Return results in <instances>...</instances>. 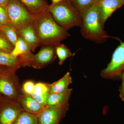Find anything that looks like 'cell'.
I'll use <instances>...</instances> for the list:
<instances>
[{
  "label": "cell",
  "mask_w": 124,
  "mask_h": 124,
  "mask_svg": "<svg viewBox=\"0 0 124 124\" xmlns=\"http://www.w3.org/2000/svg\"><path fill=\"white\" fill-rule=\"evenodd\" d=\"M14 46L7 40L0 31V51L10 53L13 49Z\"/></svg>",
  "instance_id": "603a6c76"
},
{
  "label": "cell",
  "mask_w": 124,
  "mask_h": 124,
  "mask_svg": "<svg viewBox=\"0 0 124 124\" xmlns=\"http://www.w3.org/2000/svg\"><path fill=\"white\" fill-rule=\"evenodd\" d=\"M120 79L121 80V84L119 89V97L121 100L124 102V71L121 75Z\"/></svg>",
  "instance_id": "484cf974"
},
{
  "label": "cell",
  "mask_w": 124,
  "mask_h": 124,
  "mask_svg": "<svg viewBox=\"0 0 124 124\" xmlns=\"http://www.w3.org/2000/svg\"><path fill=\"white\" fill-rule=\"evenodd\" d=\"M124 4V0H99L97 6L102 24L104 26L112 14Z\"/></svg>",
  "instance_id": "30bf717a"
},
{
  "label": "cell",
  "mask_w": 124,
  "mask_h": 124,
  "mask_svg": "<svg viewBox=\"0 0 124 124\" xmlns=\"http://www.w3.org/2000/svg\"><path fill=\"white\" fill-rule=\"evenodd\" d=\"M52 0V4H55L61 2L62 0Z\"/></svg>",
  "instance_id": "f1b7e54d"
},
{
  "label": "cell",
  "mask_w": 124,
  "mask_h": 124,
  "mask_svg": "<svg viewBox=\"0 0 124 124\" xmlns=\"http://www.w3.org/2000/svg\"><path fill=\"white\" fill-rule=\"evenodd\" d=\"M7 24H8V22L6 9L0 6V27Z\"/></svg>",
  "instance_id": "d4e9b609"
},
{
  "label": "cell",
  "mask_w": 124,
  "mask_h": 124,
  "mask_svg": "<svg viewBox=\"0 0 124 124\" xmlns=\"http://www.w3.org/2000/svg\"><path fill=\"white\" fill-rule=\"evenodd\" d=\"M18 35L28 45L32 51L34 52L40 46L32 24L23 27L17 31Z\"/></svg>",
  "instance_id": "7c38bea8"
},
{
  "label": "cell",
  "mask_w": 124,
  "mask_h": 124,
  "mask_svg": "<svg viewBox=\"0 0 124 124\" xmlns=\"http://www.w3.org/2000/svg\"><path fill=\"white\" fill-rule=\"evenodd\" d=\"M55 53L59 59V64L62 65L68 58L72 55V53L67 47L61 43L54 46Z\"/></svg>",
  "instance_id": "7402d4cb"
},
{
  "label": "cell",
  "mask_w": 124,
  "mask_h": 124,
  "mask_svg": "<svg viewBox=\"0 0 124 124\" xmlns=\"http://www.w3.org/2000/svg\"><path fill=\"white\" fill-rule=\"evenodd\" d=\"M9 0H0V6L6 8Z\"/></svg>",
  "instance_id": "83f0119b"
},
{
  "label": "cell",
  "mask_w": 124,
  "mask_h": 124,
  "mask_svg": "<svg viewBox=\"0 0 124 124\" xmlns=\"http://www.w3.org/2000/svg\"><path fill=\"white\" fill-rule=\"evenodd\" d=\"M35 83L31 80H27L23 83L22 87L23 93L31 95L35 91Z\"/></svg>",
  "instance_id": "cb8c5ba5"
},
{
  "label": "cell",
  "mask_w": 124,
  "mask_h": 124,
  "mask_svg": "<svg viewBox=\"0 0 124 124\" xmlns=\"http://www.w3.org/2000/svg\"><path fill=\"white\" fill-rule=\"evenodd\" d=\"M124 71V41L120 44L113 52L110 62L100 73L102 78L116 80L120 79Z\"/></svg>",
  "instance_id": "52a82bcc"
},
{
  "label": "cell",
  "mask_w": 124,
  "mask_h": 124,
  "mask_svg": "<svg viewBox=\"0 0 124 124\" xmlns=\"http://www.w3.org/2000/svg\"><path fill=\"white\" fill-rule=\"evenodd\" d=\"M13 124H38L37 115L23 111Z\"/></svg>",
  "instance_id": "d6986e66"
},
{
  "label": "cell",
  "mask_w": 124,
  "mask_h": 124,
  "mask_svg": "<svg viewBox=\"0 0 124 124\" xmlns=\"http://www.w3.org/2000/svg\"><path fill=\"white\" fill-rule=\"evenodd\" d=\"M17 101L23 111L37 115L43 110L45 108L31 95L23 93L19 97Z\"/></svg>",
  "instance_id": "8fae6325"
},
{
  "label": "cell",
  "mask_w": 124,
  "mask_h": 124,
  "mask_svg": "<svg viewBox=\"0 0 124 124\" xmlns=\"http://www.w3.org/2000/svg\"><path fill=\"white\" fill-rule=\"evenodd\" d=\"M57 57L55 47L51 46H42L35 54H28L21 56L23 67H32L40 69L45 67L55 60Z\"/></svg>",
  "instance_id": "5b68a950"
},
{
  "label": "cell",
  "mask_w": 124,
  "mask_h": 124,
  "mask_svg": "<svg viewBox=\"0 0 124 124\" xmlns=\"http://www.w3.org/2000/svg\"><path fill=\"white\" fill-rule=\"evenodd\" d=\"M16 72L11 70L0 75V94L4 97L17 101L23 93Z\"/></svg>",
  "instance_id": "8992f818"
},
{
  "label": "cell",
  "mask_w": 124,
  "mask_h": 124,
  "mask_svg": "<svg viewBox=\"0 0 124 124\" xmlns=\"http://www.w3.org/2000/svg\"><path fill=\"white\" fill-rule=\"evenodd\" d=\"M69 108V103L58 106H46L37 115L38 124H59Z\"/></svg>",
  "instance_id": "ba28073f"
},
{
  "label": "cell",
  "mask_w": 124,
  "mask_h": 124,
  "mask_svg": "<svg viewBox=\"0 0 124 124\" xmlns=\"http://www.w3.org/2000/svg\"><path fill=\"white\" fill-rule=\"evenodd\" d=\"M5 8L9 25L17 31L32 24L33 16L19 0H9Z\"/></svg>",
  "instance_id": "277c9868"
},
{
  "label": "cell",
  "mask_w": 124,
  "mask_h": 124,
  "mask_svg": "<svg viewBox=\"0 0 124 124\" xmlns=\"http://www.w3.org/2000/svg\"><path fill=\"white\" fill-rule=\"evenodd\" d=\"M48 10L57 23L67 31L73 27L81 26V14L69 0H62L57 4H52L49 5Z\"/></svg>",
  "instance_id": "3957f363"
},
{
  "label": "cell",
  "mask_w": 124,
  "mask_h": 124,
  "mask_svg": "<svg viewBox=\"0 0 124 124\" xmlns=\"http://www.w3.org/2000/svg\"><path fill=\"white\" fill-rule=\"evenodd\" d=\"M80 32L84 38L97 44H101L110 38L119 39L108 35L104 30L97 5L81 13Z\"/></svg>",
  "instance_id": "7a4b0ae2"
},
{
  "label": "cell",
  "mask_w": 124,
  "mask_h": 124,
  "mask_svg": "<svg viewBox=\"0 0 124 124\" xmlns=\"http://www.w3.org/2000/svg\"><path fill=\"white\" fill-rule=\"evenodd\" d=\"M0 65L8 67L12 70L16 71L22 67L19 57L14 58L10 53L2 51H0Z\"/></svg>",
  "instance_id": "e0dca14e"
},
{
  "label": "cell",
  "mask_w": 124,
  "mask_h": 124,
  "mask_svg": "<svg viewBox=\"0 0 124 124\" xmlns=\"http://www.w3.org/2000/svg\"><path fill=\"white\" fill-rule=\"evenodd\" d=\"M72 5L81 13L96 5L99 0H69Z\"/></svg>",
  "instance_id": "ffe728a7"
},
{
  "label": "cell",
  "mask_w": 124,
  "mask_h": 124,
  "mask_svg": "<svg viewBox=\"0 0 124 124\" xmlns=\"http://www.w3.org/2000/svg\"><path fill=\"white\" fill-rule=\"evenodd\" d=\"M23 111L17 101L3 97L0 104V124H13Z\"/></svg>",
  "instance_id": "9c48e42d"
},
{
  "label": "cell",
  "mask_w": 124,
  "mask_h": 124,
  "mask_svg": "<svg viewBox=\"0 0 124 124\" xmlns=\"http://www.w3.org/2000/svg\"><path fill=\"white\" fill-rule=\"evenodd\" d=\"M11 70H12L10 69L8 67L0 65V75H1L2 73H5V72Z\"/></svg>",
  "instance_id": "4316f807"
},
{
  "label": "cell",
  "mask_w": 124,
  "mask_h": 124,
  "mask_svg": "<svg viewBox=\"0 0 124 124\" xmlns=\"http://www.w3.org/2000/svg\"><path fill=\"white\" fill-rule=\"evenodd\" d=\"M33 16L32 26L40 46H55L70 36L55 22L48 9Z\"/></svg>",
  "instance_id": "6da1fadb"
},
{
  "label": "cell",
  "mask_w": 124,
  "mask_h": 124,
  "mask_svg": "<svg viewBox=\"0 0 124 124\" xmlns=\"http://www.w3.org/2000/svg\"><path fill=\"white\" fill-rule=\"evenodd\" d=\"M0 31L7 40L14 46L19 37L17 31L9 24L1 27Z\"/></svg>",
  "instance_id": "44dd1931"
},
{
  "label": "cell",
  "mask_w": 124,
  "mask_h": 124,
  "mask_svg": "<svg viewBox=\"0 0 124 124\" xmlns=\"http://www.w3.org/2000/svg\"><path fill=\"white\" fill-rule=\"evenodd\" d=\"M72 82V78L68 72L62 78L52 84H49V93H54L63 92L68 88Z\"/></svg>",
  "instance_id": "2e32d148"
},
{
  "label": "cell",
  "mask_w": 124,
  "mask_h": 124,
  "mask_svg": "<svg viewBox=\"0 0 124 124\" xmlns=\"http://www.w3.org/2000/svg\"><path fill=\"white\" fill-rule=\"evenodd\" d=\"M72 92V89L68 88L61 93L49 94L47 98L46 106H58L69 103V98Z\"/></svg>",
  "instance_id": "4fadbf2b"
},
{
  "label": "cell",
  "mask_w": 124,
  "mask_h": 124,
  "mask_svg": "<svg viewBox=\"0 0 124 124\" xmlns=\"http://www.w3.org/2000/svg\"><path fill=\"white\" fill-rule=\"evenodd\" d=\"M33 15L48 9L49 5L44 0H19Z\"/></svg>",
  "instance_id": "9a60e30c"
},
{
  "label": "cell",
  "mask_w": 124,
  "mask_h": 124,
  "mask_svg": "<svg viewBox=\"0 0 124 124\" xmlns=\"http://www.w3.org/2000/svg\"><path fill=\"white\" fill-rule=\"evenodd\" d=\"M31 53H32V51L28 45L19 36L13 49L10 53L11 55L14 58H17L21 55Z\"/></svg>",
  "instance_id": "ac0fdd59"
},
{
  "label": "cell",
  "mask_w": 124,
  "mask_h": 124,
  "mask_svg": "<svg viewBox=\"0 0 124 124\" xmlns=\"http://www.w3.org/2000/svg\"><path fill=\"white\" fill-rule=\"evenodd\" d=\"M2 98H3V97L0 94V104L1 102V100H2Z\"/></svg>",
  "instance_id": "f546056e"
},
{
  "label": "cell",
  "mask_w": 124,
  "mask_h": 124,
  "mask_svg": "<svg viewBox=\"0 0 124 124\" xmlns=\"http://www.w3.org/2000/svg\"><path fill=\"white\" fill-rule=\"evenodd\" d=\"M49 84L39 82L36 83L35 91L31 96L42 106H46L47 98L49 94Z\"/></svg>",
  "instance_id": "5bb4252c"
}]
</instances>
